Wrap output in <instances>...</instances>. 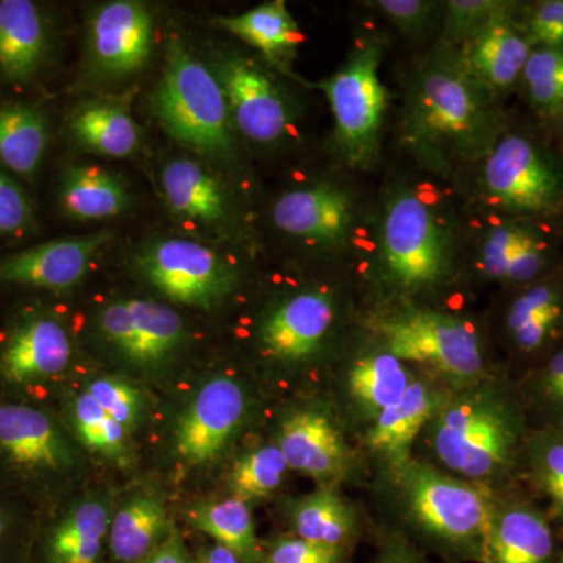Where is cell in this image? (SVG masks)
I'll return each mask as SVG.
<instances>
[{
	"label": "cell",
	"instance_id": "obj_1",
	"mask_svg": "<svg viewBox=\"0 0 563 563\" xmlns=\"http://www.w3.org/2000/svg\"><path fill=\"white\" fill-rule=\"evenodd\" d=\"M499 140L498 121L461 55L442 49L426 58L412 81L402 141L422 165L439 174L457 163L487 157Z\"/></svg>",
	"mask_w": 563,
	"mask_h": 563
},
{
	"label": "cell",
	"instance_id": "obj_2",
	"mask_svg": "<svg viewBox=\"0 0 563 563\" xmlns=\"http://www.w3.org/2000/svg\"><path fill=\"white\" fill-rule=\"evenodd\" d=\"M426 431L443 468L495 488L517 476L531 424L517 384L487 376L448 395Z\"/></svg>",
	"mask_w": 563,
	"mask_h": 563
},
{
	"label": "cell",
	"instance_id": "obj_3",
	"mask_svg": "<svg viewBox=\"0 0 563 563\" xmlns=\"http://www.w3.org/2000/svg\"><path fill=\"white\" fill-rule=\"evenodd\" d=\"M391 477L407 518L426 542L453 562L485 563L495 488L413 459Z\"/></svg>",
	"mask_w": 563,
	"mask_h": 563
},
{
	"label": "cell",
	"instance_id": "obj_4",
	"mask_svg": "<svg viewBox=\"0 0 563 563\" xmlns=\"http://www.w3.org/2000/svg\"><path fill=\"white\" fill-rule=\"evenodd\" d=\"M154 111L174 140L217 161L233 155L231 117L217 74L172 41L154 92Z\"/></svg>",
	"mask_w": 563,
	"mask_h": 563
},
{
	"label": "cell",
	"instance_id": "obj_5",
	"mask_svg": "<svg viewBox=\"0 0 563 563\" xmlns=\"http://www.w3.org/2000/svg\"><path fill=\"white\" fill-rule=\"evenodd\" d=\"M453 239L431 203L401 190L385 207L380 272L401 295L435 290L453 272Z\"/></svg>",
	"mask_w": 563,
	"mask_h": 563
},
{
	"label": "cell",
	"instance_id": "obj_6",
	"mask_svg": "<svg viewBox=\"0 0 563 563\" xmlns=\"http://www.w3.org/2000/svg\"><path fill=\"white\" fill-rule=\"evenodd\" d=\"M377 331L385 351L404 363L428 366L455 390L487 377L479 333L461 317L407 307L384 317Z\"/></svg>",
	"mask_w": 563,
	"mask_h": 563
},
{
	"label": "cell",
	"instance_id": "obj_7",
	"mask_svg": "<svg viewBox=\"0 0 563 563\" xmlns=\"http://www.w3.org/2000/svg\"><path fill=\"white\" fill-rule=\"evenodd\" d=\"M380 60L379 43L363 44L342 68L321 84L331 106L336 150L354 168H366L379 154L387 110Z\"/></svg>",
	"mask_w": 563,
	"mask_h": 563
},
{
	"label": "cell",
	"instance_id": "obj_8",
	"mask_svg": "<svg viewBox=\"0 0 563 563\" xmlns=\"http://www.w3.org/2000/svg\"><path fill=\"white\" fill-rule=\"evenodd\" d=\"M484 190L517 214H550L563 203V168L523 135L499 136L485 157Z\"/></svg>",
	"mask_w": 563,
	"mask_h": 563
},
{
	"label": "cell",
	"instance_id": "obj_9",
	"mask_svg": "<svg viewBox=\"0 0 563 563\" xmlns=\"http://www.w3.org/2000/svg\"><path fill=\"white\" fill-rule=\"evenodd\" d=\"M136 266L166 298L196 309H214L236 287L235 269L220 254L192 240H158L141 252Z\"/></svg>",
	"mask_w": 563,
	"mask_h": 563
},
{
	"label": "cell",
	"instance_id": "obj_10",
	"mask_svg": "<svg viewBox=\"0 0 563 563\" xmlns=\"http://www.w3.org/2000/svg\"><path fill=\"white\" fill-rule=\"evenodd\" d=\"M96 324L111 351L141 369L161 368L176 357L187 342L180 314L161 302L144 299L107 303Z\"/></svg>",
	"mask_w": 563,
	"mask_h": 563
},
{
	"label": "cell",
	"instance_id": "obj_11",
	"mask_svg": "<svg viewBox=\"0 0 563 563\" xmlns=\"http://www.w3.org/2000/svg\"><path fill=\"white\" fill-rule=\"evenodd\" d=\"M250 407V395L242 383L229 376L211 377L195 393L177 421V455L188 465L217 461L242 431Z\"/></svg>",
	"mask_w": 563,
	"mask_h": 563
},
{
	"label": "cell",
	"instance_id": "obj_12",
	"mask_svg": "<svg viewBox=\"0 0 563 563\" xmlns=\"http://www.w3.org/2000/svg\"><path fill=\"white\" fill-rule=\"evenodd\" d=\"M231 122L255 143H276L287 133L291 110L272 77L254 62L239 54L224 55L217 63Z\"/></svg>",
	"mask_w": 563,
	"mask_h": 563
},
{
	"label": "cell",
	"instance_id": "obj_13",
	"mask_svg": "<svg viewBox=\"0 0 563 563\" xmlns=\"http://www.w3.org/2000/svg\"><path fill=\"white\" fill-rule=\"evenodd\" d=\"M335 321L336 307L329 292L298 291L266 312L258 328V343L274 361L299 365L324 350Z\"/></svg>",
	"mask_w": 563,
	"mask_h": 563
},
{
	"label": "cell",
	"instance_id": "obj_14",
	"mask_svg": "<svg viewBox=\"0 0 563 563\" xmlns=\"http://www.w3.org/2000/svg\"><path fill=\"white\" fill-rule=\"evenodd\" d=\"M554 525L532 498L498 492L488 531L485 563H558Z\"/></svg>",
	"mask_w": 563,
	"mask_h": 563
},
{
	"label": "cell",
	"instance_id": "obj_15",
	"mask_svg": "<svg viewBox=\"0 0 563 563\" xmlns=\"http://www.w3.org/2000/svg\"><path fill=\"white\" fill-rule=\"evenodd\" d=\"M277 446L288 468L331 487L351 466V450L335 421L321 409H301L282 421Z\"/></svg>",
	"mask_w": 563,
	"mask_h": 563
},
{
	"label": "cell",
	"instance_id": "obj_16",
	"mask_svg": "<svg viewBox=\"0 0 563 563\" xmlns=\"http://www.w3.org/2000/svg\"><path fill=\"white\" fill-rule=\"evenodd\" d=\"M90 41L92 62L106 76L139 73L154 47L150 10L132 0L106 3L92 16Z\"/></svg>",
	"mask_w": 563,
	"mask_h": 563
},
{
	"label": "cell",
	"instance_id": "obj_17",
	"mask_svg": "<svg viewBox=\"0 0 563 563\" xmlns=\"http://www.w3.org/2000/svg\"><path fill=\"white\" fill-rule=\"evenodd\" d=\"M273 222L279 231L303 242L336 247L346 242L354 221L350 192L331 184L298 188L274 203Z\"/></svg>",
	"mask_w": 563,
	"mask_h": 563
},
{
	"label": "cell",
	"instance_id": "obj_18",
	"mask_svg": "<svg viewBox=\"0 0 563 563\" xmlns=\"http://www.w3.org/2000/svg\"><path fill=\"white\" fill-rule=\"evenodd\" d=\"M0 454L33 473H58L76 463V451L57 422L24 404H0Z\"/></svg>",
	"mask_w": 563,
	"mask_h": 563
},
{
	"label": "cell",
	"instance_id": "obj_19",
	"mask_svg": "<svg viewBox=\"0 0 563 563\" xmlns=\"http://www.w3.org/2000/svg\"><path fill=\"white\" fill-rule=\"evenodd\" d=\"M506 332L518 355L540 363L563 340V277L548 273L521 287L506 313Z\"/></svg>",
	"mask_w": 563,
	"mask_h": 563
},
{
	"label": "cell",
	"instance_id": "obj_20",
	"mask_svg": "<svg viewBox=\"0 0 563 563\" xmlns=\"http://www.w3.org/2000/svg\"><path fill=\"white\" fill-rule=\"evenodd\" d=\"M109 240V233H98L40 244L7 258L0 265V280L46 290H69L87 276L96 252Z\"/></svg>",
	"mask_w": 563,
	"mask_h": 563
},
{
	"label": "cell",
	"instance_id": "obj_21",
	"mask_svg": "<svg viewBox=\"0 0 563 563\" xmlns=\"http://www.w3.org/2000/svg\"><path fill=\"white\" fill-rule=\"evenodd\" d=\"M446 398L448 393L442 388L415 379L402 398L373 422L366 442L390 474L412 461L415 442L426 432Z\"/></svg>",
	"mask_w": 563,
	"mask_h": 563
},
{
	"label": "cell",
	"instance_id": "obj_22",
	"mask_svg": "<svg viewBox=\"0 0 563 563\" xmlns=\"http://www.w3.org/2000/svg\"><path fill=\"white\" fill-rule=\"evenodd\" d=\"M73 347L62 322L51 317L31 318L18 325L0 352V374L11 384L51 379L65 372Z\"/></svg>",
	"mask_w": 563,
	"mask_h": 563
},
{
	"label": "cell",
	"instance_id": "obj_23",
	"mask_svg": "<svg viewBox=\"0 0 563 563\" xmlns=\"http://www.w3.org/2000/svg\"><path fill=\"white\" fill-rule=\"evenodd\" d=\"M465 44L463 66L488 95L507 90L521 80L533 49L512 14L492 21Z\"/></svg>",
	"mask_w": 563,
	"mask_h": 563
},
{
	"label": "cell",
	"instance_id": "obj_24",
	"mask_svg": "<svg viewBox=\"0 0 563 563\" xmlns=\"http://www.w3.org/2000/svg\"><path fill=\"white\" fill-rule=\"evenodd\" d=\"M479 262L485 276L521 288L547 276L550 246L529 222H503L485 233Z\"/></svg>",
	"mask_w": 563,
	"mask_h": 563
},
{
	"label": "cell",
	"instance_id": "obj_25",
	"mask_svg": "<svg viewBox=\"0 0 563 563\" xmlns=\"http://www.w3.org/2000/svg\"><path fill=\"white\" fill-rule=\"evenodd\" d=\"M161 180L163 196L174 213L207 228H217L228 221L224 188L201 163L176 158L163 168Z\"/></svg>",
	"mask_w": 563,
	"mask_h": 563
},
{
	"label": "cell",
	"instance_id": "obj_26",
	"mask_svg": "<svg viewBox=\"0 0 563 563\" xmlns=\"http://www.w3.org/2000/svg\"><path fill=\"white\" fill-rule=\"evenodd\" d=\"M73 139L85 151L125 158L139 150L140 128L124 98L95 99L77 107L69 120Z\"/></svg>",
	"mask_w": 563,
	"mask_h": 563
},
{
	"label": "cell",
	"instance_id": "obj_27",
	"mask_svg": "<svg viewBox=\"0 0 563 563\" xmlns=\"http://www.w3.org/2000/svg\"><path fill=\"white\" fill-rule=\"evenodd\" d=\"M290 523L299 539L351 554L361 533L357 514L332 487L296 499Z\"/></svg>",
	"mask_w": 563,
	"mask_h": 563
},
{
	"label": "cell",
	"instance_id": "obj_28",
	"mask_svg": "<svg viewBox=\"0 0 563 563\" xmlns=\"http://www.w3.org/2000/svg\"><path fill=\"white\" fill-rule=\"evenodd\" d=\"M217 24L255 47L277 69L290 70L301 44V31L282 0L262 3L236 16L217 18Z\"/></svg>",
	"mask_w": 563,
	"mask_h": 563
},
{
	"label": "cell",
	"instance_id": "obj_29",
	"mask_svg": "<svg viewBox=\"0 0 563 563\" xmlns=\"http://www.w3.org/2000/svg\"><path fill=\"white\" fill-rule=\"evenodd\" d=\"M46 27L35 3L0 2V70L11 81L27 80L46 52Z\"/></svg>",
	"mask_w": 563,
	"mask_h": 563
},
{
	"label": "cell",
	"instance_id": "obj_30",
	"mask_svg": "<svg viewBox=\"0 0 563 563\" xmlns=\"http://www.w3.org/2000/svg\"><path fill=\"white\" fill-rule=\"evenodd\" d=\"M517 476L544 503V512L563 533V426L531 428Z\"/></svg>",
	"mask_w": 563,
	"mask_h": 563
},
{
	"label": "cell",
	"instance_id": "obj_31",
	"mask_svg": "<svg viewBox=\"0 0 563 563\" xmlns=\"http://www.w3.org/2000/svg\"><path fill=\"white\" fill-rule=\"evenodd\" d=\"M415 379L407 363L383 350L354 362L347 373V393L362 417L374 422L402 398Z\"/></svg>",
	"mask_w": 563,
	"mask_h": 563
},
{
	"label": "cell",
	"instance_id": "obj_32",
	"mask_svg": "<svg viewBox=\"0 0 563 563\" xmlns=\"http://www.w3.org/2000/svg\"><path fill=\"white\" fill-rule=\"evenodd\" d=\"M168 528V512L161 495L144 492L132 496L110 521L111 554L121 563L150 558Z\"/></svg>",
	"mask_w": 563,
	"mask_h": 563
},
{
	"label": "cell",
	"instance_id": "obj_33",
	"mask_svg": "<svg viewBox=\"0 0 563 563\" xmlns=\"http://www.w3.org/2000/svg\"><path fill=\"white\" fill-rule=\"evenodd\" d=\"M110 521L103 499L77 503L51 533L49 563H98L109 539Z\"/></svg>",
	"mask_w": 563,
	"mask_h": 563
},
{
	"label": "cell",
	"instance_id": "obj_34",
	"mask_svg": "<svg viewBox=\"0 0 563 563\" xmlns=\"http://www.w3.org/2000/svg\"><path fill=\"white\" fill-rule=\"evenodd\" d=\"M60 199L69 217L98 221L117 217L131 202L122 181L99 166H74L62 181Z\"/></svg>",
	"mask_w": 563,
	"mask_h": 563
},
{
	"label": "cell",
	"instance_id": "obj_35",
	"mask_svg": "<svg viewBox=\"0 0 563 563\" xmlns=\"http://www.w3.org/2000/svg\"><path fill=\"white\" fill-rule=\"evenodd\" d=\"M190 523L242 561L261 563L263 550L255 532L250 503L232 496L222 501L199 504L191 510Z\"/></svg>",
	"mask_w": 563,
	"mask_h": 563
},
{
	"label": "cell",
	"instance_id": "obj_36",
	"mask_svg": "<svg viewBox=\"0 0 563 563\" xmlns=\"http://www.w3.org/2000/svg\"><path fill=\"white\" fill-rule=\"evenodd\" d=\"M47 146L41 111L24 103L0 106V163L21 176L38 172Z\"/></svg>",
	"mask_w": 563,
	"mask_h": 563
},
{
	"label": "cell",
	"instance_id": "obj_37",
	"mask_svg": "<svg viewBox=\"0 0 563 563\" xmlns=\"http://www.w3.org/2000/svg\"><path fill=\"white\" fill-rule=\"evenodd\" d=\"M532 428L563 426V346L537 363L517 384Z\"/></svg>",
	"mask_w": 563,
	"mask_h": 563
},
{
	"label": "cell",
	"instance_id": "obj_38",
	"mask_svg": "<svg viewBox=\"0 0 563 563\" xmlns=\"http://www.w3.org/2000/svg\"><path fill=\"white\" fill-rule=\"evenodd\" d=\"M73 420L77 437L85 446L118 465L131 462L129 432L85 391L74 401Z\"/></svg>",
	"mask_w": 563,
	"mask_h": 563
},
{
	"label": "cell",
	"instance_id": "obj_39",
	"mask_svg": "<svg viewBox=\"0 0 563 563\" xmlns=\"http://www.w3.org/2000/svg\"><path fill=\"white\" fill-rule=\"evenodd\" d=\"M287 470V462L276 443L247 451L232 468L233 498L246 503L266 498L280 487Z\"/></svg>",
	"mask_w": 563,
	"mask_h": 563
},
{
	"label": "cell",
	"instance_id": "obj_40",
	"mask_svg": "<svg viewBox=\"0 0 563 563\" xmlns=\"http://www.w3.org/2000/svg\"><path fill=\"white\" fill-rule=\"evenodd\" d=\"M521 80L536 109L558 114L563 102V47H533Z\"/></svg>",
	"mask_w": 563,
	"mask_h": 563
},
{
	"label": "cell",
	"instance_id": "obj_41",
	"mask_svg": "<svg viewBox=\"0 0 563 563\" xmlns=\"http://www.w3.org/2000/svg\"><path fill=\"white\" fill-rule=\"evenodd\" d=\"M514 3L503 0H451L446 3L443 36L444 46L465 44L485 25L512 13Z\"/></svg>",
	"mask_w": 563,
	"mask_h": 563
},
{
	"label": "cell",
	"instance_id": "obj_42",
	"mask_svg": "<svg viewBox=\"0 0 563 563\" xmlns=\"http://www.w3.org/2000/svg\"><path fill=\"white\" fill-rule=\"evenodd\" d=\"M85 393L125 431L131 432L139 426L144 409L143 395L128 380L113 376L98 377L87 385Z\"/></svg>",
	"mask_w": 563,
	"mask_h": 563
},
{
	"label": "cell",
	"instance_id": "obj_43",
	"mask_svg": "<svg viewBox=\"0 0 563 563\" xmlns=\"http://www.w3.org/2000/svg\"><path fill=\"white\" fill-rule=\"evenodd\" d=\"M261 563H352L351 554L299 537H280L263 550Z\"/></svg>",
	"mask_w": 563,
	"mask_h": 563
},
{
	"label": "cell",
	"instance_id": "obj_44",
	"mask_svg": "<svg viewBox=\"0 0 563 563\" xmlns=\"http://www.w3.org/2000/svg\"><path fill=\"white\" fill-rule=\"evenodd\" d=\"M373 5L409 38L424 35L439 10V3L424 0H377Z\"/></svg>",
	"mask_w": 563,
	"mask_h": 563
},
{
	"label": "cell",
	"instance_id": "obj_45",
	"mask_svg": "<svg viewBox=\"0 0 563 563\" xmlns=\"http://www.w3.org/2000/svg\"><path fill=\"white\" fill-rule=\"evenodd\" d=\"M523 31L532 47H563V0L537 3Z\"/></svg>",
	"mask_w": 563,
	"mask_h": 563
},
{
	"label": "cell",
	"instance_id": "obj_46",
	"mask_svg": "<svg viewBox=\"0 0 563 563\" xmlns=\"http://www.w3.org/2000/svg\"><path fill=\"white\" fill-rule=\"evenodd\" d=\"M27 195L9 174L0 172V233H16L31 221Z\"/></svg>",
	"mask_w": 563,
	"mask_h": 563
},
{
	"label": "cell",
	"instance_id": "obj_47",
	"mask_svg": "<svg viewBox=\"0 0 563 563\" xmlns=\"http://www.w3.org/2000/svg\"><path fill=\"white\" fill-rule=\"evenodd\" d=\"M373 563H429L420 548L399 532H385Z\"/></svg>",
	"mask_w": 563,
	"mask_h": 563
},
{
	"label": "cell",
	"instance_id": "obj_48",
	"mask_svg": "<svg viewBox=\"0 0 563 563\" xmlns=\"http://www.w3.org/2000/svg\"><path fill=\"white\" fill-rule=\"evenodd\" d=\"M144 563H192L179 533L169 531Z\"/></svg>",
	"mask_w": 563,
	"mask_h": 563
},
{
	"label": "cell",
	"instance_id": "obj_49",
	"mask_svg": "<svg viewBox=\"0 0 563 563\" xmlns=\"http://www.w3.org/2000/svg\"><path fill=\"white\" fill-rule=\"evenodd\" d=\"M198 563H246L233 554L228 548L221 547V544H213V547L206 548L199 555Z\"/></svg>",
	"mask_w": 563,
	"mask_h": 563
},
{
	"label": "cell",
	"instance_id": "obj_50",
	"mask_svg": "<svg viewBox=\"0 0 563 563\" xmlns=\"http://www.w3.org/2000/svg\"><path fill=\"white\" fill-rule=\"evenodd\" d=\"M7 531V518L5 515L0 512V540H2V537L5 536Z\"/></svg>",
	"mask_w": 563,
	"mask_h": 563
},
{
	"label": "cell",
	"instance_id": "obj_51",
	"mask_svg": "<svg viewBox=\"0 0 563 563\" xmlns=\"http://www.w3.org/2000/svg\"><path fill=\"white\" fill-rule=\"evenodd\" d=\"M558 563H563V548L561 550V553H559Z\"/></svg>",
	"mask_w": 563,
	"mask_h": 563
},
{
	"label": "cell",
	"instance_id": "obj_52",
	"mask_svg": "<svg viewBox=\"0 0 563 563\" xmlns=\"http://www.w3.org/2000/svg\"><path fill=\"white\" fill-rule=\"evenodd\" d=\"M558 114H559V117H561V118H562V120H563V102H562L561 109H559V111H558Z\"/></svg>",
	"mask_w": 563,
	"mask_h": 563
}]
</instances>
